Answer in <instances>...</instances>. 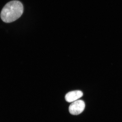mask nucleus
Returning a JSON list of instances; mask_svg holds the SVG:
<instances>
[{
	"instance_id": "nucleus-1",
	"label": "nucleus",
	"mask_w": 122,
	"mask_h": 122,
	"mask_svg": "<svg viewBox=\"0 0 122 122\" xmlns=\"http://www.w3.org/2000/svg\"><path fill=\"white\" fill-rule=\"evenodd\" d=\"M24 12V7L21 2L13 0L8 2L1 12V20L5 23L14 22L20 17Z\"/></svg>"
},
{
	"instance_id": "nucleus-2",
	"label": "nucleus",
	"mask_w": 122,
	"mask_h": 122,
	"mask_svg": "<svg viewBox=\"0 0 122 122\" xmlns=\"http://www.w3.org/2000/svg\"><path fill=\"white\" fill-rule=\"evenodd\" d=\"M85 107V103L83 100H77L70 105L69 111L73 115H78L83 112Z\"/></svg>"
},
{
	"instance_id": "nucleus-3",
	"label": "nucleus",
	"mask_w": 122,
	"mask_h": 122,
	"mask_svg": "<svg viewBox=\"0 0 122 122\" xmlns=\"http://www.w3.org/2000/svg\"><path fill=\"white\" fill-rule=\"evenodd\" d=\"M83 93L80 90H75L70 92L66 94L65 98L66 101L69 102H73L78 100L82 97Z\"/></svg>"
}]
</instances>
